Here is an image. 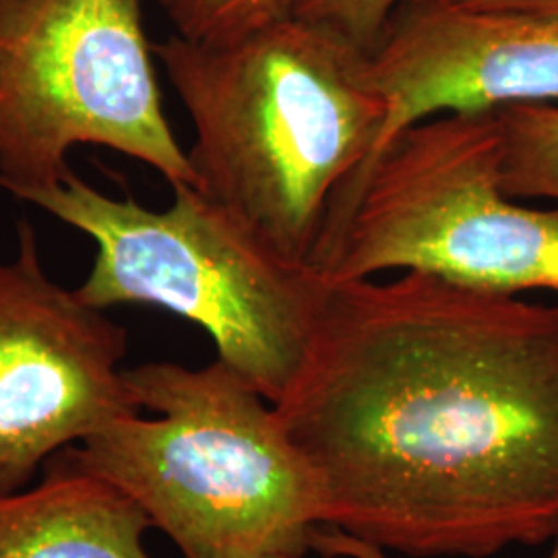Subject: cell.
Returning <instances> with one entry per match:
<instances>
[{
    "label": "cell",
    "instance_id": "52a82bcc",
    "mask_svg": "<svg viewBox=\"0 0 558 558\" xmlns=\"http://www.w3.org/2000/svg\"><path fill=\"white\" fill-rule=\"evenodd\" d=\"M0 260V495L27 488L62 449L140 414L124 368L129 333L48 278L29 221Z\"/></svg>",
    "mask_w": 558,
    "mask_h": 558
},
{
    "label": "cell",
    "instance_id": "277c9868",
    "mask_svg": "<svg viewBox=\"0 0 558 558\" xmlns=\"http://www.w3.org/2000/svg\"><path fill=\"white\" fill-rule=\"evenodd\" d=\"M172 189L170 207L149 209L69 172L15 197L94 240V265L77 288L87 304H147L199 325L218 359L278 403L304 362L329 279L281 259L199 189Z\"/></svg>",
    "mask_w": 558,
    "mask_h": 558
},
{
    "label": "cell",
    "instance_id": "8fae6325",
    "mask_svg": "<svg viewBox=\"0 0 558 558\" xmlns=\"http://www.w3.org/2000/svg\"><path fill=\"white\" fill-rule=\"evenodd\" d=\"M177 27V36L191 41H228L294 15L296 0H158Z\"/></svg>",
    "mask_w": 558,
    "mask_h": 558
},
{
    "label": "cell",
    "instance_id": "5b68a950",
    "mask_svg": "<svg viewBox=\"0 0 558 558\" xmlns=\"http://www.w3.org/2000/svg\"><path fill=\"white\" fill-rule=\"evenodd\" d=\"M502 151L497 110L401 129L360 180L320 274L350 281L422 271L499 294H558V205L509 197Z\"/></svg>",
    "mask_w": 558,
    "mask_h": 558
},
{
    "label": "cell",
    "instance_id": "9c48e42d",
    "mask_svg": "<svg viewBox=\"0 0 558 558\" xmlns=\"http://www.w3.org/2000/svg\"><path fill=\"white\" fill-rule=\"evenodd\" d=\"M149 527L135 500L64 458L38 486L0 495V558H151Z\"/></svg>",
    "mask_w": 558,
    "mask_h": 558
},
{
    "label": "cell",
    "instance_id": "7a4b0ae2",
    "mask_svg": "<svg viewBox=\"0 0 558 558\" xmlns=\"http://www.w3.org/2000/svg\"><path fill=\"white\" fill-rule=\"evenodd\" d=\"M193 122L195 189L281 259L319 269L387 104L368 50L292 15L228 41L154 44Z\"/></svg>",
    "mask_w": 558,
    "mask_h": 558
},
{
    "label": "cell",
    "instance_id": "5bb4252c",
    "mask_svg": "<svg viewBox=\"0 0 558 558\" xmlns=\"http://www.w3.org/2000/svg\"><path fill=\"white\" fill-rule=\"evenodd\" d=\"M418 4L461 9V11H509V13H536L558 15V0H410Z\"/></svg>",
    "mask_w": 558,
    "mask_h": 558
},
{
    "label": "cell",
    "instance_id": "30bf717a",
    "mask_svg": "<svg viewBox=\"0 0 558 558\" xmlns=\"http://www.w3.org/2000/svg\"><path fill=\"white\" fill-rule=\"evenodd\" d=\"M502 122V186L513 199L558 205V106L527 101L497 108Z\"/></svg>",
    "mask_w": 558,
    "mask_h": 558
},
{
    "label": "cell",
    "instance_id": "8992f818",
    "mask_svg": "<svg viewBox=\"0 0 558 558\" xmlns=\"http://www.w3.org/2000/svg\"><path fill=\"white\" fill-rule=\"evenodd\" d=\"M145 0H0V189L50 186L77 145L195 186L161 106Z\"/></svg>",
    "mask_w": 558,
    "mask_h": 558
},
{
    "label": "cell",
    "instance_id": "4fadbf2b",
    "mask_svg": "<svg viewBox=\"0 0 558 558\" xmlns=\"http://www.w3.org/2000/svg\"><path fill=\"white\" fill-rule=\"evenodd\" d=\"M311 550H317L325 558H391L389 553L375 548L362 539L343 534L338 527L323 525L311 542ZM546 558H558V538L553 542L550 555Z\"/></svg>",
    "mask_w": 558,
    "mask_h": 558
},
{
    "label": "cell",
    "instance_id": "6da1fadb",
    "mask_svg": "<svg viewBox=\"0 0 558 558\" xmlns=\"http://www.w3.org/2000/svg\"><path fill=\"white\" fill-rule=\"evenodd\" d=\"M271 405L323 525L414 558L558 538V302L422 271L329 281Z\"/></svg>",
    "mask_w": 558,
    "mask_h": 558
},
{
    "label": "cell",
    "instance_id": "7c38bea8",
    "mask_svg": "<svg viewBox=\"0 0 558 558\" xmlns=\"http://www.w3.org/2000/svg\"><path fill=\"white\" fill-rule=\"evenodd\" d=\"M403 0H296L294 15L336 27L364 50L377 48Z\"/></svg>",
    "mask_w": 558,
    "mask_h": 558
},
{
    "label": "cell",
    "instance_id": "ba28073f",
    "mask_svg": "<svg viewBox=\"0 0 558 558\" xmlns=\"http://www.w3.org/2000/svg\"><path fill=\"white\" fill-rule=\"evenodd\" d=\"M366 77L387 104L371 166L401 129L418 120L558 100V15L403 0L368 54Z\"/></svg>",
    "mask_w": 558,
    "mask_h": 558
},
{
    "label": "cell",
    "instance_id": "9a60e30c",
    "mask_svg": "<svg viewBox=\"0 0 558 558\" xmlns=\"http://www.w3.org/2000/svg\"><path fill=\"white\" fill-rule=\"evenodd\" d=\"M263 558H299V557H290V555H269V557Z\"/></svg>",
    "mask_w": 558,
    "mask_h": 558
},
{
    "label": "cell",
    "instance_id": "3957f363",
    "mask_svg": "<svg viewBox=\"0 0 558 558\" xmlns=\"http://www.w3.org/2000/svg\"><path fill=\"white\" fill-rule=\"evenodd\" d=\"M141 410L64 449L112 482L184 558H263L311 550L323 525L317 478L274 405L223 360L124 371Z\"/></svg>",
    "mask_w": 558,
    "mask_h": 558
}]
</instances>
